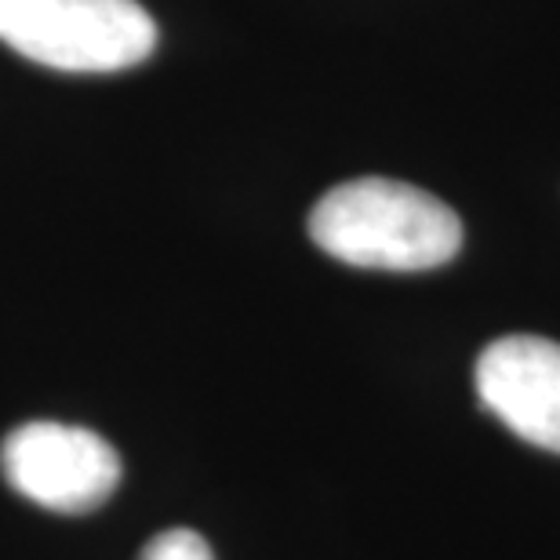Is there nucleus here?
Returning <instances> with one entry per match:
<instances>
[{
    "label": "nucleus",
    "mask_w": 560,
    "mask_h": 560,
    "mask_svg": "<svg viewBox=\"0 0 560 560\" xmlns=\"http://www.w3.org/2000/svg\"><path fill=\"white\" fill-rule=\"evenodd\" d=\"M0 40L62 73H117L156 48V22L139 0H0Z\"/></svg>",
    "instance_id": "f03ea898"
},
{
    "label": "nucleus",
    "mask_w": 560,
    "mask_h": 560,
    "mask_svg": "<svg viewBox=\"0 0 560 560\" xmlns=\"http://www.w3.org/2000/svg\"><path fill=\"white\" fill-rule=\"evenodd\" d=\"M139 560H215V553L205 535H197L194 528H167L145 542Z\"/></svg>",
    "instance_id": "39448f33"
},
{
    "label": "nucleus",
    "mask_w": 560,
    "mask_h": 560,
    "mask_svg": "<svg viewBox=\"0 0 560 560\" xmlns=\"http://www.w3.org/2000/svg\"><path fill=\"white\" fill-rule=\"evenodd\" d=\"M477 394L521 441L560 455V342L506 335L477 361Z\"/></svg>",
    "instance_id": "20e7f679"
},
{
    "label": "nucleus",
    "mask_w": 560,
    "mask_h": 560,
    "mask_svg": "<svg viewBox=\"0 0 560 560\" xmlns=\"http://www.w3.org/2000/svg\"><path fill=\"white\" fill-rule=\"evenodd\" d=\"M310 237L324 255L357 270L422 273L455 259L463 222L419 186L364 175L328 189L313 205Z\"/></svg>",
    "instance_id": "f257e3e1"
},
{
    "label": "nucleus",
    "mask_w": 560,
    "mask_h": 560,
    "mask_svg": "<svg viewBox=\"0 0 560 560\" xmlns=\"http://www.w3.org/2000/svg\"><path fill=\"white\" fill-rule=\"evenodd\" d=\"M0 474L22 499L51 513H92L120 485L114 444L84 425L26 422L0 444Z\"/></svg>",
    "instance_id": "7ed1b4c3"
}]
</instances>
